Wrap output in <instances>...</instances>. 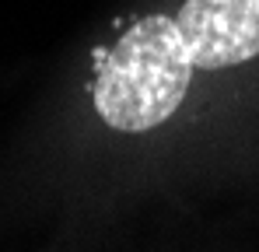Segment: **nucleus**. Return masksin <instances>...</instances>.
<instances>
[{"label":"nucleus","instance_id":"obj_1","mask_svg":"<svg viewBox=\"0 0 259 252\" xmlns=\"http://www.w3.org/2000/svg\"><path fill=\"white\" fill-rule=\"evenodd\" d=\"M193 77V56L179 25L144 18L130 25L109 56L98 60L95 109L112 130L140 133L179 109Z\"/></svg>","mask_w":259,"mask_h":252},{"label":"nucleus","instance_id":"obj_2","mask_svg":"<svg viewBox=\"0 0 259 252\" xmlns=\"http://www.w3.org/2000/svg\"><path fill=\"white\" fill-rule=\"evenodd\" d=\"M175 25L193 67L221 70L259 56V0H186Z\"/></svg>","mask_w":259,"mask_h":252}]
</instances>
